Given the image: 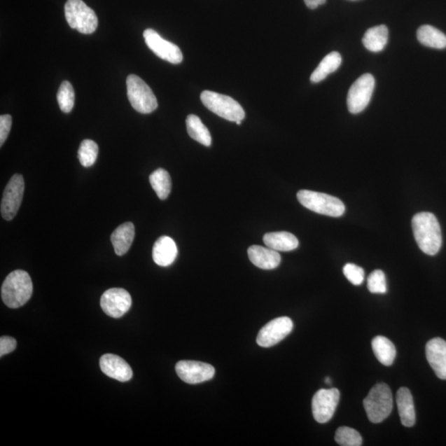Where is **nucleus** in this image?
Instances as JSON below:
<instances>
[{
	"mask_svg": "<svg viewBox=\"0 0 446 446\" xmlns=\"http://www.w3.org/2000/svg\"><path fill=\"white\" fill-rule=\"evenodd\" d=\"M305 2L307 8L315 9L320 6H323L326 0H305Z\"/></svg>",
	"mask_w": 446,
	"mask_h": 446,
	"instance_id": "f704fd0d",
	"label": "nucleus"
},
{
	"mask_svg": "<svg viewBox=\"0 0 446 446\" xmlns=\"http://www.w3.org/2000/svg\"><path fill=\"white\" fill-rule=\"evenodd\" d=\"M325 382L326 384H330V383H332V380H330L329 377H328V378H326Z\"/></svg>",
	"mask_w": 446,
	"mask_h": 446,
	"instance_id": "c9c22d12",
	"label": "nucleus"
},
{
	"mask_svg": "<svg viewBox=\"0 0 446 446\" xmlns=\"http://www.w3.org/2000/svg\"><path fill=\"white\" fill-rule=\"evenodd\" d=\"M253 265L262 270H274L281 262L278 251L260 246H251L247 251Z\"/></svg>",
	"mask_w": 446,
	"mask_h": 446,
	"instance_id": "f3484780",
	"label": "nucleus"
},
{
	"mask_svg": "<svg viewBox=\"0 0 446 446\" xmlns=\"http://www.w3.org/2000/svg\"><path fill=\"white\" fill-rule=\"evenodd\" d=\"M335 440L342 446H361L363 444L361 434L348 426L339 427L335 431Z\"/></svg>",
	"mask_w": 446,
	"mask_h": 446,
	"instance_id": "c756f323",
	"label": "nucleus"
},
{
	"mask_svg": "<svg viewBox=\"0 0 446 446\" xmlns=\"http://www.w3.org/2000/svg\"><path fill=\"white\" fill-rule=\"evenodd\" d=\"M263 241L266 246L276 251H291L298 246L297 237L288 232L265 234Z\"/></svg>",
	"mask_w": 446,
	"mask_h": 446,
	"instance_id": "412c9836",
	"label": "nucleus"
},
{
	"mask_svg": "<svg viewBox=\"0 0 446 446\" xmlns=\"http://www.w3.org/2000/svg\"><path fill=\"white\" fill-rule=\"evenodd\" d=\"M242 121H237L236 123L237 125H241Z\"/></svg>",
	"mask_w": 446,
	"mask_h": 446,
	"instance_id": "e433bc0d",
	"label": "nucleus"
},
{
	"mask_svg": "<svg viewBox=\"0 0 446 446\" xmlns=\"http://www.w3.org/2000/svg\"><path fill=\"white\" fill-rule=\"evenodd\" d=\"M99 365L103 373L119 382H127L132 379V370L130 365L113 354H106L100 358Z\"/></svg>",
	"mask_w": 446,
	"mask_h": 446,
	"instance_id": "2eb2a0df",
	"label": "nucleus"
},
{
	"mask_svg": "<svg viewBox=\"0 0 446 446\" xmlns=\"http://www.w3.org/2000/svg\"><path fill=\"white\" fill-rule=\"evenodd\" d=\"M397 406L402 424L406 427L415 425L416 412L412 395L407 388H400L397 393Z\"/></svg>",
	"mask_w": 446,
	"mask_h": 446,
	"instance_id": "6ab92c4d",
	"label": "nucleus"
},
{
	"mask_svg": "<svg viewBox=\"0 0 446 446\" xmlns=\"http://www.w3.org/2000/svg\"><path fill=\"white\" fill-rule=\"evenodd\" d=\"M147 47L160 58L172 64H179L183 61V54L178 46L162 38L153 29H146L144 34Z\"/></svg>",
	"mask_w": 446,
	"mask_h": 446,
	"instance_id": "f8f14e48",
	"label": "nucleus"
},
{
	"mask_svg": "<svg viewBox=\"0 0 446 446\" xmlns=\"http://www.w3.org/2000/svg\"><path fill=\"white\" fill-rule=\"evenodd\" d=\"M12 127V117L11 115H1L0 117V146H3L7 140Z\"/></svg>",
	"mask_w": 446,
	"mask_h": 446,
	"instance_id": "473e14b6",
	"label": "nucleus"
},
{
	"mask_svg": "<svg viewBox=\"0 0 446 446\" xmlns=\"http://www.w3.org/2000/svg\"><path fill=\"white\" fill-rule=\"evenodd\" d=\"M293 328V321L288 316H280L270 321L262 328L257 335L256 342L260 347H271L281 342Z\"/></svg>",
	"mask_w": 446,
	"mask_h": 446,
	"instance_id": "9b49d317",
	"label": "nucleus"
},
{
	"mask_svg": "<svg viewBox=\"0 0 446 446\" xmlns=\"http://www.w3.org/2000/svg\"><path fill=\"white\" fill-rule=\"evenodd\" d=\"M134 237L135 227L132 223L128 222L120 225L111 236L115 253L119 256L125 255L130 249Z\"/></svg>",
	"mask_w": 446,
	"mask_h": 446,
	"instance_id": "aec40b11",
	"label": "nucleus"
},
{
	"mask_svg": "<svg viewBox=\"0 0 446 446\" xmlns=\"http://www.w3.org/2000/svg\"><path fill=\"white\" fill-rule=\"evenodd\" d=\"M178 376L190 384H197L214 378L215 369L207 363L193 361H179L176 365Z\"/></svg>",
	"mask_w": 446,
	"mask_h": 446,
	"instance_id": "4468645a",
	"label": "nucleus"
},
{
	"mask_svg": "<svg viewBox=\"0 0 446 446\" xmlns=\"http://www.w3.org/2000/svg\"><path fill=\"white\" fill-rule=\"evenodd\" d=\"M127 88V98L136 111L148 114L158 109V99H156L153 91L139 76H128Z\"/></svg>",
	"mask_w": 446,
	"mask_h": 446,
	"instance_id": "0eeeda50",
	"label": "nucleus"
},
{
	"mask_svg": "<svg viewBox=\"0 0 446 446\" xmlns=\"http://www.w3.org/2000/svg\"><path fill=\"white\" fill-rule=\"evenodd\" d=\"M342 62V58L339 53L333 52L326 55L323 61L320 62L319 66L312 72L310 77L311 82L319 83L323 81L330 74L337 71L341 67Z\"/></svg>",
	"mask_w": 446,
	"mask_h": 446,
	"instance_id": "b1692460",
	"label": "nucleus"
},
{
	"mask_svg": "<svg viewBox=\"0 0 446 446\" xmlns=\"http://www.w3.org/2000/svg\"><path fill=\"white\" fill-rule=\"evenodd\" d=\"M99 154V146L96 142L86 139L81 142L79 151H78V158L81 164L84 167H90L97 160Z\"/></svg>",
	"mask_w": 446,
	"mask_h": 446,
	"instance_id": "cd10ccee",
	"label": "nucleus"
},
{
	"mask_svg": "<svg viewBox=\"0 0 446 446\" xmlns=\"http://www.w3.org/2000/svg\"><path fill=\"white\" fill-rule=\"evenodd\" d=\"M186 127L188 134L192 139L205 146H211V137L209 130L199 117L194 114L188 115L186 119Z\"/></svg>",
	"mask_w": 446,
	"mask_h": 446,
	"instance_id": "a878e982",
	"label": "nucleus"
},
{
	"mask_svg": "<svg viewBox=\"0 0 446 446\" xmlns=\"http://www.w3.org/2000/svg\"><path fill=\"white\" fill-rule=\"evenodd\" d=\"M368 288L372 293H385L387 292V281L383 271L376 270L368 278Z\"/></svg>",
	"mask_w": 446,
	"mask_h": 446,
	"instance_id": "7c9ffc66",
	"label": "nucleus"
},
{
	"mask_svg": "<svg viewBox=\"0 0 446 446\" xmlns=\"http://www.w3.org/2000/svg\"><path fill=\"white\" fill-rule=\"evenodd\" d=\"M417 39L421 44L431 48H446V35L431 25H423L417 33Z\"/></svg>",
	"mask_w": 446,
	"mask_h": 446,
	"instance_id": "393cba45",
	"label": "nucleus"
},
{
	"mask_svg": "<svg viewBox=\"0 0 446 446\" xmlns=\"http://www.w3.org/2000/svg\"><path fill=\"white\" fill-rule=\"evenodd\" d=\"M375 81L370 74H365L357 79L348 92L347 106L353 114L364 111L373 95Z\"/></svg>",
	"mask_w": 446,
	"mask_h": 446,
	"instance_id": "6e6552de",
	"label": "nucleus"
},
{
	"mask_svg": "<svg viewBox=\"0 0 446 446\" xmlns=\"http://www.w3.org/2000/svg\"><path fill=\"white\" fill-rule=\"evenodd\" d=\"M151 187L159 197L160 200H167L172 192V182L171 176L165 169L160 168L156 169L150 176Z\"/></svg>",
	"mask_w": 446,
	"mask_h": 446,
	"instance_id": "bb28decb",
	"label": "nucleus"
},
{
	"mask_svg": "<svg viewBox=\"0 0 446 446\" xmlns=\"http://www.w3.org/2000/svg\"><path fill=\"white\" fill-rule=\"evenodd\" d=\"M343 273L349 282L354 285H361L364 282L365 271L355 264H347L344 266Z\"/></svg>",
	"mask_w": 446,
	"mask_h": 446,
	"instance_id": "2f4dec72",
	"label": "nucleus"
},
{
	"mask_svg": "<svg viewBox=\"0 0 446 446\" xmlns=\"http://www.w3.org/2000/svg\"><path fill=\"white\" fill-rule=\"evenodd\" d=\"M201 101L211 112L230 122L242 121L246 117L240 104L229 96L205 90L201 94Z\"/></svg>",
	"mask_w": 446,
	"mask_h": 446,
	"instance_id": "39448f33",
	"label": "nucleus"
},
{
	"mask_svg": "<svg viewBox=\"0 0 446 446\" xmlns=\"http://www.w3.org/2000/svg\"><path fill=\"white\" fill-rule=\"evenodd\" d=\"M340 392L337 389H320L312 398V409L314 419L326 423L332 419L338 406Z\"/></svg>",
	"mask_w": 446,
	"mask_h": 446,
	"instance_id": "9d476101",
	"label": "nucleus"
},
{
	"mask_svg": "<svg viewBox=\"0 0 446 446\" xmlns=\"http://www.w3.org/2000/svg\"><path fill=\"white\" fill-rule=\"evenodd\" d=\"M364 407L369 420L380 423L392 412L393 400L389 386L381 383L374 386L364 399Z\"/></svg>",
	"mask_w": 446,
	"mask_h": 446,
	"instance_id": "7ed1b4c3",
	"label": "nucleus"
},
{
	"mask_svg": "<svg viewBox=\"0 0 446 446\" xmlns=\"http://www.w3.org/2000/svg\"><path fill=\"white\" fill-rule=\"evenodd\" d=\"M75 90L69 81H63L57 93V100L63 113H70L75 105Z\"/></svg>",
	"mask_w": 446,
	"mask_h": 446,
	"instance_id": "c85d7f7f",
	"label": "nucleus"
},
{
	"mask_svg": "<svg viewBox=\"0 0 446 446\" xmlns=\"http://www.w3.org/2000/svg\"><path fill=\"white\" fill-rule=\"evenodd\" d=\"M414 238L420 249L426 255L438 254L442 245V234L438 218L431 213H420L412 221Z\"/></svg>",
	"mask_w": 446,
	"mask_h": 446,
	"instance_id": "f257e3e1",
	"label": "nucleus"
},
{
	"mask_svg": "<svg viewBox=\"0 0 446 446\" xmlns=\"http://www.w3.org/2000/svg\"><path fill=\"white\" fill-rule=\"evenodd\" d=\"M297 197L306 209L329 217H341L346 210V207L338 197L323 193L302 190L298 193Z\"/></svg>",
	"mask_w": 446,
	"mask_h": 446,
	"instance_id": "20e7f679",
	"label": "nucleus"
},
{
	"mask_svg": "<svg viewBox=\"0 0 446 446\" xmlns=\"http://www.w3.org/2000/svg\"><path fill=\"white\" fill-rule=\"evenodd\" d=\"M25 179L21 174L13 176L4 190L1 201V215L4 219L11 221L20 210L25 194Z\"/></svg>",
	"mask_w": 446,
	"mask_h": 446,
	"instance_id": "1a4fd4ad",
	"label": "nucleus"
},
{
	"mask_svg": "<svg viewBox=\"0 0 446 446\" xmlns=\"http://www.w3.org/2000/svg\"><path fill=\"white\" fill-rule=\"evenodd\" d=\"M33 291L34 285L29 273L25 270H15L3 283L2 300L11 309H18L29 302Z\"/></svg>",
	"mask_w": 446,
	"mask_h": 446,
	"instance_id": "f03ea898",
	"label": "nucleus"
},
{
	"mask_svg": "<svg viewBox=\"0 0 446 446\" xmlns=\"http://www.w3.org/2000/svg\"><path fill=\"white\" fill-rule=\"evenodd\" d=\"M65 15L68 25L83 34H91L97 29V15L82 0H67Z\"/></svg>",
	"mask_w": 446,
	"mask_h": 446,
	"instance_id": "423d86ee",
	"label": "nucleus"
},
{
	"mask_svg": "<svg viewBox=\"0 0 446 446\" xmlns=\"http://www.w3.org/2000/svg\"><path fill=\"white\" fill-rule=\"evenodd\" d=\"M17 347V342L15 338L11 337H2L0 338V356L11 353Z\"/></svg>",
	"mask_w": 446,
	"mask_h": 446,
	"instance_id": "72a5a7b5",
	"label": "nucleus"
},
{
	"mask_svg": "<svg viewBox=\"0 0 446 446\" xmlns=\"http://www.w3.org/2000/svg\"><path fill=\"white\" fill-rule=\"evenodd\" d=\"M100 305L106 314L113 319H119L130 309L132 298L125 289L110 288L101 297Z\"/></svg>",
	"mask_w": 446,
	"mask_h": 446,
	"instance_id": "ddd939ff",
	"label": "nucleus"
},
{
	"mask_svg": "<svg viewBox=\"0 0 446 446\" xmlns=\"http://www.w3.org/2000/svg\"><path fill=\"white\" fill-rule=\"evenodd\" d=\"M389 41V29L385 25H379L368 29L362 41L367 50L373 53L383 50Z\"/></svg>",
	"mask_w": 446,
	"mask_h": 446,
	"instance_id": "4be33fe9",
	"label": "nucleus"
},
{
	"mask_svg": "<svg viewBox=\"0 0 446 446\" xmlns=\"http://www.w3.org/2000/svg\"><path fill=\"white\" fill-rule=\"evenodd\" d=\"M178 255L176 243L172 238L160 237L153 246V257L156 265L167 267L176 260Z\"/></svg>",
	"mask_w": 446,
	"mask_h": 446,
	"instance_id": "a211bd4d",
	"label": "nucleus"
},
{
	"mask_svg": "<svg viewBox=\"0 0 446 446\" xmlns=\"http://www.w3.org/2000/svg\"><path fill=\"white\" fill-rule=\"evenodd\" d=\"M372 349L378 361L386 366L393 365L397 351L393 343L383 335L375 337L372 341Z\"/></svg>",
	"mask_w": 446,
	"mask_h": 446,
	"instance_id": "5701e85b",
	"label": "nucleus"
},
{
	"mask_svg": "<svg viewBox=\"0 0 446 446\" xmlns=\"http://www.w3.org/2000/svg\"><path fill=\"white\" fill-rule=\"evenodd\" d=\"M426 356L431 367L440 379H446V342L435 337L427 342Z\"/></svg>",
	"mask_w": 446,
	"mask_h": 446,
	"instance_id": "dca6fc26",
	"label": "nucleus"
}]
</instances>
